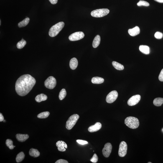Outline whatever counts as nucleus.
I'll use <instances>...</instances> for the list:
<instances>
[{"instance_id": "20", "label": "nucleus", "mask_w": 163, "mask_h": 163, "mask_svg": "<svg viewBox=\"0 0 163 163\" xmlns=\"http://www.w3.org/2000/svg\"><path fill=\"white\" fill-rule=\"evenodd\" d=\"M29 155L34 157H37L40 155V153L37 149L31 148L29 151Z\"/></svg>"}, {"instance_id": "35", "label": "nucleus", "mask_w": 163, "mask_h": 163, "mask_svg": "<svg viewBox=\"0 0 163 163\" xmlns=\"http://www.w3.org/2000/svg\"><path fill=\"white\" fill-rule=\"evenodd\" d=\"M55 163H68V161L65 159H60L58 160Z\"/></svg>"}, {"instance_id": "14", "label": "nucleus", "mask_w": 163, "mask_h": 163, "mask_svg": "<svg viewBox=\"0 0 163 163\" xmlns=\"http://www.w3.org/2000/svg\"><path fill=\"white\" fill-rule=\"evenodd\" d=\"M140 32V29L138 26H136L135 27L132 29L128 30V32L130 35L132 36H135L138 35Z\"/></svg>"}, {"instance_id": "11", "label": "nucleus", "mask_w": 163, "mask_h": 163, "mask_svg": "<svg viewBox=\"0 0 163 163\" xmlns=\"http://www.w3.org/2000/svg\"><path fill=\"white\" fill-rule=\"evenodd\" d=\"M141 99L140 95H136L131 97L128 101V104L129 106H133L137 104Z\"/></svg>"}, {"instance_id": "39", "label": "nucleus", "mask_w": 163, "mask_h": 163, "mask_svg": "<svg viewBox=\"0 0 163 163\" xmlns=\"http://www.w3.org/2000/svg\"><path fill=\"white\" fill-rule=\"evenodd\" d=\"M4 121V122H6V120H4V121Z\"/></svg>"}, {"instance_id": "19", "label": "nucleus", "mask_w": 163, "mask_h": 163, "mask_svg": "<svg viewBox=\"0 0 163 163\" xmlns=\"http://www.w3.org/2000/svg\"><path fill=\"white\" fill-rule=\"evenodd\" d=\"M139 50L143 54H148L149 53V48L147 46L143 45L140 46Z\"/></svg>"}, {"instance_id": "24", "label": "nucleus", "mask_w": 163, "mask_h": 163, "mask_svg": "<svg viewBox=\"0 0 163 163\" xmlns=\"http://www.w3.org/2000/svg\"><path fill=\"white\" fill-rule=\"evenodd\" d=\"M25 157V155L23 152H21L18 154L16 158V162L18 163L20 162L23 160Z\"/></svg>"}, {"instance_id": "30", "label": "nucleus", "mask_w": 163, "mask_h": 163, "mask_svg": "<svg viewBox=\"0 0 163 163\" xmlns=\"http://www.w3.org/2000/svg\"><path fill=\"white\" fill-rule=\"evenodd\" d=\"M137 5L138 6H148L149 5V3L147 2L144 1H140L137 3Z\"/></svg>"}, {"instance_id": "32", "label": "nucleus", "mask_w": 163, "mask_h": 163, "mask_svg": "<svg viewBox=\"0 0 163 163\" xmlns=\"http://www.w3.org/2000/svg\"><path fill=\"white\" fill-rule=\"evenodd\" d=\"M155 37L157 39H161L163 37V34L162 33L159 32H156L154 35Z\"/></svg>"}, {"instance_id": "34", "label": "nucleus", "mask_w": 163, "mask_h": 163, "mask_svg": "<svg viewBox=\"0 0 163 163\" xmlns=\"http://www.w3.org/2000/svg\"><path fill=\"white\" fill-rule=\"evenodd\" d=\"M159 79L160 81L163 82V69L161 70L159 76Z\"/></svg>"}, {"instance_id": "22", "label": "nucleus", "mask_w": 163, "mask_h": 163, "mask_svg": "<svg viewBox=\"0 0 163 163\" xmlns=\"http://www.w3.org/2000/svg\"><path fill=\"white\" fill-rule=\"evenodd\" d=\"M153 103L156 106H161L163 103V98H157L155 99Z\"/></svg>"}, {"instance_id": "8", "label": "nucleus", "mask_w": 163, "mask_h": 163, "mask_svg": "<svg viewBox=\"0 0 163 163\" xmlns=\"http://www.w3.org/2000/svg\"><path fill=\"white\" fill-rule=\"evenodd\" d=\"M118 94L116 91H113L108 94L106 98V101L108 103H112L118 98Z\"/></svg>"}, {"instance_id": "16", "label": "nucleus", "mask_w": 163, "mask_h": 163, "mask_svg": "<svg viewBox=\"0 0 163 163\" xmlns=\"http://www.w3.org/2000/svg\"><path fill=\"white\" fill-rule=\"evenodd\" d=\"M78 65V61L76 58L74 57L70 61V66L71 69L72 70H75Z\"/></svg>"}, {"instance_id": "15", "label": "nucleus", "mask_w": 163, "mask_h": 163, "mask_svg": "<svg viewBox=\"0 0 163 163\" xmlns=\"http://www.w3.org/2000/svg\"><path fill=\"white\" fill-rule=\"evenodd\" d=\"M29 136L27 134H17L16 135V139L18 141L24 142L28 139Z\"/></svg>"}, {"instance_id": "10", "label": "nucleus", "mask_w": 163, "mask_h": 163, "mask_svg": "<svg viewBox=\"0 0 163 163\" xmlns=\"http://www.w3.org/2000/svg\"><path fill=\"white\" fill-rule=\"evenodd\" d=\"M112 149V146L111 143H108L105 144L102 150V153L105 157H109Z\"/></svg>"}, {"instance_id": "37", "label": "nucleus", "mask_w": 163, "mask_h": 163, "mask_svg": "<svg viewBox=\"0 0 163 163\" xmlns=\"http://www.w3.org/2000/svg\"><path fill=\"white\" fill-rule=\"evenodd\" d=\"M4 116H3L2 114L0 113V121L2 122L4 121Z\"/></svg>"}, {"instance_id": "9", "label": "nucleus", "mask_w": 163, "mask_h": 163, "mask_svg": "<svg viewBox=\"0 0 163 163\" xmlns=\"http://www.w3.org/2000/svg\"><path fill=\"white\" fill-rule=\"evenodd\" d=\"M84 36V34L83 32H77L71 34L69 36V39L70 41H77L83 39Z\"/></svg>"}, {"instance_id": "7", "label": "nucleus", "mask_w": 163, "mask_h": 163, "mask_svg": "<svg viewBox=\"0 0 163 163\" xmlns=\"http://www.w3.org/2000/svg\"><path fill=\"white\" fill-rule=\"evenodd\" d=\"M128 146L127 143L124 141H122L119 145L118 155L121 157L126 156Z\"/></svg>"}, {"instance_id": "41", "label": "nucleus", "mask_w": 163, "mask_h": 163, "mask_svg": "<svg viewBox=\"0 0 163 163\" xmlns=\"http://www.w3.org/2000/svg\"><path fill=\"white\" fill-rule=\"evenodd\" d=\"M148 163H152V162H148Z\"/></svg>"}, {"instance_id": "5", "label": "nucleus", "mask_w": 163, "mask_h": 163, "mask_svg": "<svg viewBox=\"0 0 163 163\" xmlns=\"http://www.w3.org/2000/svg\"><path fill=\"white\" fill-rule=\"evenodd\" d=\"M109 12V10L107 9H97L93 10L91 13L93 17L100 18L104 17L107 15Z\"/></svg>"}, {"instance_id": "13", "label": "nucleus", "mask_w": 163, "mask_h": 163, "mask_svg": "<svg viewBox=\"0 0 163 163\" xmlns=\"http://www.w3.org/2000/svg\"><path fill=\"white\" fill-rule=\"evenodd\" d=\"M101 128V123L97 122L94 125L90 126L88 128V130L90 132H94L99 130Z\"/></svg>"}, {"instance_id": "27", "label": "nucleus", "mask_w": 163, "mask_h": 163, "mask_svg": "<svg viewBox=\"0 0 163 163\" xmlns=\"http://www.w3.org/2000/svg\"><path fill=\"white\" fill-rule=\"evenodd\" d=\"M67 95V92L65 89H63L59 93V97L60 100H63Z\"/></svg>"}, {"instance_id": "31", "label": "nucleus", "mask_w": 163, "mask_h": 163, "mask_svg": "<svg viewBox=\"0 0 163 163\" xmlns=\"http://www.w3.org/2000/svg\"><path fill=\"white\" fill-rule=\"evenodd\" d=\"M98 157L96 154H94L93 157L90 159V161L93 163H95L97 162Z\"/></svg>"}, {"instance_id": "29", "label": "nucleus", "mask_w": 163, "mask_h": 163, "mask_svg": "<svg viewBox=\"0 0 163 163\" xmlns=\"http://www.w3.org/2000/svg\"><path fill=\"white\" fill-rule=\"evenodd\" d=\"M13 143L12 141L10 139H7L6 141V146L10 149H12L15 147V146H14L13 145Z\"/></svg>"}, {"instance_id": "2", "label": "nucleus", "mask_w": 163, "mask_h": 163, "mask_svg": "<svg viewBox=\"0 0 163 163\" xmlns=\"http://www.w3.org/2000/svg\"><path fill=\"white\" fill-rule=\"evenodd\" d=\"M65 26L63 22H59L52 26L49 30V34L50 37H53L57 36Z\"/></svg>"}, {"instance_id": "23", "label": "nucleus", "mask_w": 163, "mask_h": 163, "mask_svg": "<svg viewBox=\"0 0 163 163\" xmlns=\"http://www.w3.org/2000/svg\"><path fill=\"white\" fill-rule=\"evenodd\" d=\"M112 65L114 68L117 70H123L124 69V66L122 65L117 62L113 61Z\"/></svg>"}, {"instance_id": "21", "label": "nucleus", "mask_w": 163, "mask_h": 163, "mask_svg": "<svg viewBox=\"0 0 163 163\" xmlns=\"http://www.w3.org/2000/svg\"><path fill=\"white\" fill-rule=\"evenodd\" d=\"M104 80L103 78L99 77H95L92 78L91 82L92 83L95 84H100L104 82Z\"/></svg>"}, {"instance_id": "18", "label": "nucleus", "mask_w": 163, "mask_h": 163, "mask_svg": "<svg viewBox=\"0 0 163 163\" xmlns=\"http://www.w3.org/2000/svg\"><path fill=\"white\" fill-rule=\"evenodd\" d=\"M101 41V38L99 35L95 36L93 41V46L94 48H96L99 45Z\"/></svg>"}, {"instance_id": "6", "label": "nucleus", "mask_w": 163, "mask_h": 163, "mask_svg": "<svg viewBox=\"0 0 163 163\" xmlns=\"http://www.w3.org/2000/svg\"><path fill=\"white\" fill-rule=\"evenodd\" d=\"M56 84V80L52 76L48 77L44 82V85L46 87L51 90L55 88Z\"/></svg>"}, {"instance_id": "38", "label": "nucleus", "mask_w": 163, "mask_h": 163, "mask_svg": "<svg viewBox=\"0 0 163 163\" xmlns=\"http://www.w3.org/2000/svg\"><path fill=\"white\" fill-rule=\"evenodd\" d=\"M154 1L160 3H163V0H154Z\"/></svg>"}, {"instance_id": "25", "label": "nucleus", "mask_w": 163, "mask_h": 163, "mask_svg": "<svg viewBox=\"0 0 163 163\" xmlns=\"http://www.w3.org/2000/svg\"><path fill=\"white\" fill-rule=\"evenodd\" d=\"M30 19L29 18H26L24 20L21 21L18 24V26L19 28L24 27L27 26L29 22Z\"/></svg>"}, {"instance_id": "1", "label": "nucleus", "mask_w": 163, "mask_h": 163, "mask_svg": "<svg viewBox=\"0 0 163 163\" xmlns=\"http://www.w3.org/2000/svg\"><path fill=\"white\" fill-rule=\"evenodd\" d=\"M33 77L29 74L20 77L16 82L15 90L17 94L21 96H25L30 92L36 83Z\"/></svg>"}, {"instance_id": "4", "label": "nucleus", "mask_w": 163, "mask_h": 163, "mask_svg": "<svg viewBox=\"0 0 163 163\" xmlns=\"http://www.w3.org/2000/svg\"><path fill=\"white\" fill-rule=\"evenodd\" d=\"M80 118L78 114H74L71 116L67 121L66 128L67 129L70 130L75 126Z\"/></svg>"}, {"instance_id": "33", "label": "nucleus", "mask_w": 163, "mask_h": 163, "mask_svg": "<svg viewBox=\"0 0 163 163\" xmlns=\"http://www.w3.org/2000/svg\"><path fill=\"white\" fill-rule=\"evenodd\" d=\"M77 142L79 144L81 145H85L88 144V142L86 141L82 140H77Z\"/></svg>"}, {"instance_id": "26", "label": "nucleus", "mask_w": 163, "mask_h": 163, "mask_svg": "<svg viewBox=\"0 0 163 163\" xmlns=\"http://www.w3.org/2000/svg\"><path fill=\"white\" fill-rule=\"evenodd\" d=\"M50 115V112L48 111L44 112L41 113L37 115V117L39 118H47Z\"/></svg>"}, {"instance_id": "28", "label": "nucleus", "mask_w": 163, "mask_h": 163, "mask_svg": "<svg viewBox=\"0 0 163 163\" xmlns=\"http://www.w3.org/2000/svg\"><path fill=\"white\" fill-rule=\"evenodd\" d=\"M26 44V41L24 39L18 42L17 44V47L18 49H21L23 48Z\"/></svg>"}, {"instance_id": "42", "label": "nucleus", "mask_w": 163, "mask_h": 163, "mask_svg": "<svg viewBox=\"0 0 163 163\" xmlns=\"http://www.w3.org/2000/svg\"></svg>"}, {"instance_id": "12", "label": "nucleus", "mask_w": 163, "mask_h": 163, "mask_svg": "<svg viewBox=\"0 0 163 163\" xmlns=\"http://www.w3.org/2000/svg\"><path fill=\"white\" fill-rule=\"evenodd\" d=\"M58 151L61 152H65L66 151V149L67 148V145L66 143L62 141H58L56 144Z\"/></svg>"}, {"instance_id": "17", "label": "nucleus", "mask_w": 163, "mask_h": 163, "mask_svg": "<svg viewBox=\"0 0 163 163\" xmlns=\"http://www.w3.org/2000/svg\"><path fill=\"white\" fill-rule=\"evenodd\" d=\"M47 97L46 95L44 94H41L37 95L36 97L35 100L38 103H40L42 101H45L47 99Z\"/></svg>"}, {"instance_id": "40", "label": "nucleus", "mask_w": 163, "mask_h": 163, "mask_svg": "<svg viewBox=\"0 0 163 163\" xmlns=\"http://www.w3.org/2000/svg\"><path fill=\"white\" fill-rule=\"evenodd\" d=\"M1 20H0V25H1Z\"/></svg>"}, {"instance_id": "3", "label": "nucleus", "mask_w": 163, "mask_h": 163, "mask_svg": "<svg viewBox=\"0 0 163 163\" xmlns=\"http://www.w3.org/2000/svg\"><path fill=\"white\" fill-rule=\"evenodd\" d=\"M125 124L127 126L132 129H135L139 126V120L134 117H129L125 120Z\"/></svg>"}, {"instance_id": "36", "label": "nucleus", "mask_w": 163, "mask_h": 163, "mask_svg": "<svg viewBox=\"0 0 163 163\" xmlns=\"http://www.w3.org/2000/svg\"><path fill=\"white\" fill-rule=\"evenodd\" d=\"M49 1L50 2L51 4H56L58 1V0H49Z\"/></svg>"}]
</instances>
